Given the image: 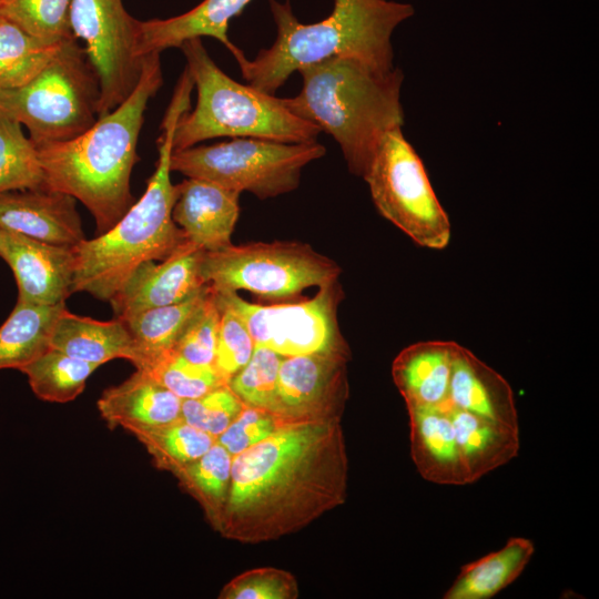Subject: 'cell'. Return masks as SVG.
<instances>
[{"mask_svg": "<svg viewBox=\"0 0 599 599\" xmlns=\"http://www.w3.org/2000/svg\"><path fill=\"white\" fill-rule=\"evenodd\" d=\"M347 475L341 418L284 420L233 456L215 529L242 544L296 532L345 501Z\"/></svg>", "mask_w": 599, "mask_h": 599, "instance_id": "cell-1", "label": "cell"}, {"mask_svg": "<svg viewBox=\"0 0 599 599\" xmlns=\"http://www.w3.org/2000/svg\"><path fill=\"white\" fill-rule=\"evenodd\" d=\"M163 82L160 53L144 57L130 97L74 139L35 144L45 189L71 195L90 211L97 232L109 231L133 205L130 180L150 99Z\"/></svg>", "mask_w": 599, "mask_h": 599, "instance_id": "cell-2", "label": "cell"}, {"mask_svg": "<svg viewBox=\"0 0 599 599\" xmlns=\"http://www.w3.org/2000/svg\"><path fill=\"white\" fill-rule=\"evenodd\" d=\"M270 9L276 26L274 43L254 59L243 55L236 62L247 84L272 95L292 73L334 57L393 69V33L415 14L410 3L394 0H333L331 13L314 23L301 22L288 0H270Z\"/></svg>", "mask_w": 599, "mask_h": 599, "instance_id": "cell-3", "label": "cell"}, {"mask_svg": "<svg viewBox=\"0 0 599 599\" xmlns=\"http://www.w3.org/2000/svg\"><path fill=\"white\" fill-rule=\"evenodd\" d=\"M193 88L184 69L161 124L156 169L141 199L109 231L73 246L71 293L85 292L109 302L140 264L163 261L189 240L172 217L176 191L170 177V160L175 126L190 110Z\"/></svg>", "mask_w": 599, "mask_h": 599, "instance_id": "cell-4", "label": "cell"}, {"mask_svg": "<svg viewBox=\"0 0 599 599\" xmlns=\"http://www.w3.org/2000/svg\"><path fill=\"white\" fill-rule=\"evenodd\" d=\"M301 91L284 106L315 124L339 145L349 172L363 177L382 138L403 128L404 73L334 57L301 68Z\"/></svg>", "mask_w": 599, "mask_h": 599, "instance_id": "cell-5", "label": "cell"}, {"mask_svg": "<svg viewBox=\"0 0 599 599\" xmlns=\"http://www.w3.org/2000/svg\"><path fill=\"white\" fill-rule=\"evenodd\" d=\"M180 49L197 92L196 105L179 119L173 150L214 138H257L285 143L316 141L321 130L287 110L282 98L242 84L224 73L207 53L201 38Z\"/></svg>", "mask_w": 599, "mask_h": 599, "instance_id": "cell-6", "label": "cell"}, {"mask_svg": "<svg viewBox=\"0 0 599 599\" xmlns=\"http://www.w3.org/2000/svg\"><path fill=\"white\" fill-rule=\"evenodd\" d=\"M99 99L98 75L72 37L29 83L0 90V114L24 125L34 144L67 141L95 123Z\"/></svg>", "mask_w": 599, "mask_h": 599, "instance_id": "cell-7", "label": "cell"}, {"mask_svg": "<svg viewBox=\"0 0 599 599\" xmlns=\"http://www.w3.org/2000/svg\"><path fill=\"white\" fill-rule=\"evenodd\" d=\"M326 149L317 141L285 143L257 138H235L212 145L173 150L171 171L205 180L260 200L298 187L303 169Z\"/></svg>", "mask_w": 599, "mask_h": 599, "instance_id": "cell-8", "label": "cell"}, {"mask_svg": "<svg viewBox=\"0 0 599 599\" xmlns=\"http://www.w3.org/2000/svg\"><path fill=\"white\" fill-rule=\"evenodd\" d=\"M363 179L378 213L416 244L432 250L448 245L449 217L402 128L382 138Z\"/></svg>", "mask_w": 599, "mask_h": 599, "instance_id": "cell-9", "label": "cell"}, {"mask_svg": "<svg viewBox=\"0 0 599 599\" xmlns=\"http://www.w3.org/2000/svg\"><path fill=\"white\" fill-rule=\"evenodd\" d=\"M202 281L214 290H245L267 298H290L307 287L338 281L339 266L301 242L250 243L203 251Z\"/></svg>", "mask_w": 599, "mask_h": 599, "instance_id": "cell-10", "label": "cell"}, {"mask_svg": "<svg viewBox=\"0 0 599 599\" xmlns=\"http://www.w3.org/2000/svg\"><path fill=\"white\" fill-rule=\"evenodd\" d=\"M245 322L255 346L283 357L314 353L349 355L337 322L343 297L338 281L319 287L309 300L263 305L243 300L233 291L214 290Z\"/></svg>", "mask_w": 599, "mask_h": 599, "instance_id": "cell-11", "label": "cell"}, {"mask_svg": "<svg viewBox=\"0 0 599 599\" xmlns=\"http://www.w3.org/2000/svg\"><path fill=\"white\" fill-rule=\"evenodd\" d=\"M69 21L99 79L100 118L123 103L139 82L144 60L138 49L139 20L122 0H72Z\"/></svg>", "mask_w": 599, "mask_h": 599, "instance_id": "cell-12", "label": "cell"}, {"mask_svg": "<svg viewBox=\"0 0 599 599\" xmlns=\"http://www.w3.org/2000/svg\"><path fill=\"white\" fill-rule=\"evenodd\" d=\"M348 356L314 353L283 357L277 379L281 417L285 420L341 418L348 395Z\"/></svg>", "mask_w": 599, "mask_h": 599, "instance_id": "cell-13", "label": "cell"}, {"mask_svg": "<svg viewBox=\"0 0 599 599\" xmlns=\"http://www.w3.org/2000/svg\"><path fill=\"white\" fill-rule=\"evenodd\" d=\"M0 257L14 275L19 301L57 305L64 303L71 294L73 247L37 241L0 229Z\"/></svg>", "mask_w": 599, "mask_h": 599, "instance_id": "cell-14", "label": "cell"}, {"mask_svg": "<svg viewBox=\"0 0 599 599\" xmlns=\"http://www.w3.org/2000/svg\"><path fill=\"white\" fill-rule=\"evenodd\" d=\"M204 250L187 240L165 260L140 264L109 301L115 316L182 302L204 284L199 263Z\"/></svg>", "mask_w": 599, "mask_h": 599, "instance_id": "cell-15", "label": "cell"}, {"mask_svg": "<svg viewBox=\"0 0 599 599\" xmlns=\"http://www.w3.org/2000/svg\"><path fill=\"white\" fill-rule=\"evenodd\" d=\"M77 200L52 190L0 193V229L37 241L73 247L85 236Z\"/></svg>", "mask_w": 599, "mask_h": 599, "instance_id": "cell-16", "label": "cell"}, {"mask_svg": "<svg viewBox=\"0 0 599 599\" xmlns=\"http://www.w3.org/2000/svg\"><path fill=\"white\" fill-rule=\"evenodd\" d=\"M175 191L172 217L191 242L210 252L232 244L240 192L195 177L176 184Z\"/></svg>", "mask_w": 599, "mask_h": 599, "instance_id": "cell-17", "label": "cell"}, {"mask_svg": "<svg viewBox=\"0 0 599 599\" xmlns=\"http://www.w3.org/2000/svg\"><path fill=\"white\" fill-rule=\"evenodd\" d=\"M253 0H203L180 16L139 21V54L145 55L180 48L190 39L211 37L220 41L236 59L243 51L231 42L230 21L240 16Z\"/></svg>", "mask_w": 599, "mask_h": 599, "instance_id": "cell-18", "label": "cell"}, {"mask_svg": "<svg viewBox=\"0 0 599 599\" xmlns=\"http://www.w3.org/2000/svg\"><path fill=\"white\" fill-rule=\"evenodd\" d=\"M406 408L410 427V454L420 476L439 485L471 484L443 403Z\"/></svg>", "mask_w": 599, "mask_h": 599, "instance_id": "cell-19", "label": "cell"}, {"mask_svg": "<svg viewBox=\"0 0 599 599\" xmlns=\"http://www.w3.org/2000/svg\"><path fill=\"white\" fill-rule=\"evenodd\" d=\"M448 400L463 410L518 428L515 396L509 383L459 344L453 359Z\"/></svg>", "mask_w": 599, "mask_h": 599, "instance_id": "cell-20", "label": "cell"}, {"mask_svg": "<svg viewBox=\"0 0 599 599\" xmlns=\"http://www.w3.org/2000/svg\"><path fill=\"white\" fill-rule=\"evenodd\" d=\"M181 398L141 369L104 389L97 403L110 427L121 426L128 432L176 422L181 419Z\"/></svg>", "mask_w": 599, "mask_h": 599, "instance_id": "cell-21", "label": "cell"}, {"mask_svg": "<svg viewBox=\"0 0 599 599\" xmlns=\"http://www.w3.org/2000/svg\"><path fill=\"white\" fill-rule=\"evenodd\" d=\"M458 343L425 341L405 347L394 359L392 376L408 406H436L448 398Z\"/></svg>", "mask_w": 599, "mask_h": 599, "instance_id": "cell-22", "label": "cell"}, {"mask_svg": "<svg viewBox=\"0 0 599 599\" xmlns=\"http://www.w3.org/2000/svg\"><path fill=\"white\" fill-rule=\"evenodd\" d=\"M470 483L506 465L519 450V428L496 423L443 403Z\"/></svg>", "mask_w": 599, "mask_h": 599, "instance_id": "cell-23", "label": "cell"}, {"mask_svg": "<svg viewBox=\"0 0 599 599\" xmlns=\"http://www.w3.org/2000/svg\"><path fill=\"white\" fill-rule=\"evenodd\" d=\"M211 291L204 284L186 300L161 307L149 308L121 317L133 342L131 363L145 370L173 352L184 327L200 308Z\"/></svg>", "mask_w": 599, "mask_h": 599, "instance_id": "cell-24", "label": "cell"}, {"mask_svg": "<svg viewBox=\"0 0 599 599\" xmlns=\"http://www.w3.org/2000/svg\"><path fill=\"white\" fill-rule=\"evenodd\" d=\"M49 345L71 357L102 365L114 358H133V342L121 317L102 322L70 313L57 318Z\"/></svg>", "mask_w": 599, "mask_h": 599, "instance_id": "cell-25", "label": "cell"}, {"mask_svg": "<svg viewBox=\"0 0 599 599\" xmlns=\"http://www.w3.org/2000/svg\"><path fill=\"white\" fill-rule=\"evenodd\" d=\"M535 554V545L511 537L504 547L461 567L444 599H490L512 583Z\"/></svg>", "mask_w": 599, "mask_h": 599, "instance_id": "cell-26", "label": "cell"}, {"mask_svg": "<svg viewBox=\"0 0 599 599\" xmlns=\"http://www.w3.org/2000/svg\"><path fill=\"white\" fill-rule=\"evenodd\" d=\"M65 302L57 305H35L17 302L0 326V369H21L47 351L50 335Z\"/></svg>", "mask_w": 599, "mask_h": 599, "instance_id": "cell-27", "label": "cell"}, {"mask_svg": "<svg viewBox=\"0 0 599 599\" xmlns=\"http://www.w3.org/2000/svg\"><path fill=\"white\" fill-rule=\"evenodd\" d=\"M67 40H42L0 14V90L17 89L29 83Z\"/></svg>", "mask_w": 599, "mask_h": 599, "instance_id": "cell-28", "label": "cell"}, {"mask_svg": "<svg viewBox=\"0 0 599 599\" xmlns=\"http://www.w3.org/2000/svg\"><path fill=\"white\" fill-rule=\"evenodd\" d=\"M99 365L71 357L49 347L20 372L38 398L51 403H68L84 389L87 379Z\"/></svg>", "mask_w": 599, "mask_h": 599, "instance_id": "cell-29", "label": "cell"}, {"mask_svg": "<svg viewBox=\"0 0 599 599\" xmlns=\"http://www.w3.org/2000/svg\"><path fill=\"white\" fill-rule=\"evenodd\" d=\"M130 433L143 444L158 468L174 475L204 455L216 438L185 423L176 422L134 428Z\"/></svg>", "mask_w": 599, "mask_h": 599, "instance_id": "cell-30", "label": "cell"}, {"mask_svg": "<svg viewBox=\"0 0 599 599\" xmlns=\"http://www.w3.org/2000/svg\"><path fill=\"white\" fill-rule=\"evenodd\" d=\"M232 460L233 456L215 441L204 455L175 474L201 504L214 528L227 498Z\"/></svg>", "mask_w": 599, "mask_h": 599, "instance_id": "cell-31", "label": "cell"}, {"mask_svg": "<svg viewBox=\"0 0 599 599\" xmlns=\"http://www.w3.org/2000/svg\"><path fill=\"white\" fill-rule=\"evenodd\" d=\"M45 189V176L35 144L22 125L0 114V193Z\"/></svg>", "mask_w": 599, "mask_h": 599, "instance_id": "cell-32", "label": "cell"}, {"mask_svg": "<svg viewBox=\"0 0 599 599\" xmlns=\"http://www.w3.org/2000/svg\"><path fill=\"white\" fill-rule=\"evenodd\" d=\"M282 358L267 347L255 346L247 364L230 379L229 387L245 406L281 417L277 379Z\"/></svg>", "mask_w": 599, "mask_h": 599, "instance_id": "cell-33", "label": "cell"}, {"mask_svg": "<svg viewBox=\"0 0 599 599\" xmlns=\"http://www.w3.org/2000/svg\"><path fill=\"white\" fill-rule=\"evenodd\" d=\"M72 0H2L0 14L28 33L47 41L73 37L69 12Z\"/></svg>", "mask_w": 599, "mask_h": 599, "instance_id": "cell-34", "label": "cell"}, {"mask_svg": "<svg viewBox=\"0 0 599 599\" xmlns=\"http://www.w3.org/2000/svg\"><path fill=\"white\" fill-rule=\"evenodd\" d=\"M144 372L182 400L197 398L227 385L214 365L191 363L175 352L165 355Z\"/></svg>", "mask_w": 599, "mask_h": 599, "instance_id": "cell-35", "label": "cell"}, {"mask_svg": "<svg viewBox=\"0 0 599 599\" xmlns=\"http://www.w3.org/2000/svg\"><path fill=\"white\" fill-rule=\"evenodd\" d=\"M215 298L220 309V325L214 366L229 384L230 379L247 364L255 344L238 313L216 293Z\"/></svg>", "mask_w": 599, "mask_h": 599, "instance_id": "cell-36", "label": "cell"}, {"mask_svg": "<svg viewBox=\"0 0 599 599\" xmlns=\"http://www.w3.org/2000/svg\"><path fill=\"white\" fill-rule=\"evenodd\" d=\"M219 325L220 309L211 286L207 297L184 327L173 352L191 363L214 365Z\"/></svg>", "mask_w": 599, "mask_h": 599, "instance_id": "cell-37", "label": "cell"}, {"mask_svg": "<svg viewBox=\"0 0 599 599\" xmlns=\"http://www.w3.org/2000/svg\"><path fill=\"white\" fill-rule=\"evenodd\" d=\"M244 406L229 385H222L197 398L183 399L181 419L217 438Z\"/></svg>", "mask_w": 599, "mask_h": 599, "instance_id": "cell-38", "label": "cell"}, {"mask_svg": "<svg viewBox=\"0 0 599 599\" xmlns=\"http://www.w3.org/2000/svg\"><path fill=\"white\" fill-rule=\"evenodd\" d=\"M298 585L295 577L273 567L255 568L233 578L221 590V599H296Z\"/></svg>", "mask_w": 599, "mask_h": 599, "instance_id": "cell-39", "label": "cell"}, {"mask_svg": "<svg viewBox=\"0 0 599 599\" xmlns=\"http://www.w3.org/2000/svg\"><path fill=\"white\" fill-rule=\"evenodd\" d=\"M283 422L270 412L244 406L216 441L235 456L270 436Z\"/></svg>", "mask_w": 599, "mask_h": 599, "instance_id": "cell-40", "label": "cell"}, {"mask_svg": "<svg viewBox=\"0 0 599 599\" xmlns=\"http://www.w3.org/2000/svg\"><path fill=\"white\" fill-rule=\"evenodd\" d=\"M1 1H2V0H0V4H1Z\"/></svg>", "mask_w": 599, "mask_h": 599, "instance_id": "cell-41", "label": "cell"}]
</instances>
